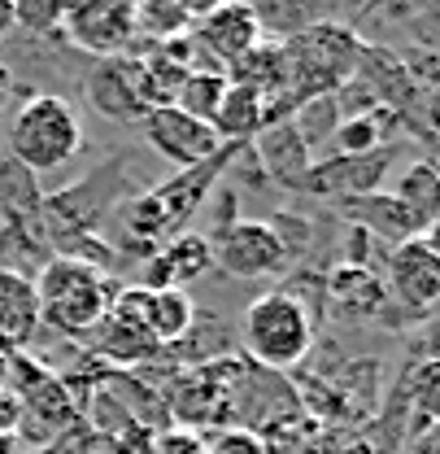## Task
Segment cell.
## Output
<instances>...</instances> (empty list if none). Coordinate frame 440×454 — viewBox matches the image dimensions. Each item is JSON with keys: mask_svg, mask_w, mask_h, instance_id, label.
<instances>
[{"mask_svg": "<svg viewBox=\"0 0 440 454\" xmlns=\"http://www.w3.org/2000/svg\"><path fill=\"white\" fill-rule=\"evenodd\" d=\"M362 40L349 22H310L301 35L279 44L283 66V106L297 110L314 97H328L340 83H349L362 66Z\"/></svg>", "mask_w": 440, "mask_h": 454, "instance_id": "6da1fadb", "label": "cell"}, {"mask_svg": "<svg viewBox=\"0 0 440 454\" xmlns=\"http://www.w3.org/2000/svg\"><path fill=\"white\" fill-rule=\"evenodd\" d=\"M31 280H35V297H40V328H57L70 340L92 337L118 293L96 262H83L74 254L49 258L40 267V276H31Z\"/></svg>", "mask_w": 440, "mask_h": 454, "instance_id": "7a4b0ae2", "label": "cell"}, {"mask_svg": "<svg viewBox=\"0 0 440 454\" xmlns=\"http://www.w3.org/2000/svg\"><path fill=\"white\" fill-rule=\"evenodd\" d=\"M4 149L27 175H53L70 167L83 149V122L79 110L61 92H35L9 114Z\"/></svg>", "mask_w": 440, "mask_h": 454, "instance_id": "3957f363", "label": "cell"}, {"mask_svg": "<svg viewBox=\"0 0 440 454\" xmlns=\"http://www.w3.org/2000/svg\"><path fill=\"white\" fill-rule=\"evenodd\" d=\"M231 153H235V149H222L214 162L179 170L174 179H166L158 188H149L144 197L127 201V215H122L127 236H131L135 245H144V254H158L166 240L183 236L188 219L205 206V197L219 188V175L231 167Z\"/></svg>", "mask_w": 440, "mask_h": 454, "instance_id": "277c9868", "label": "cell"}, {"mask_svg": "<svg viewBox=\"0 0 440 454\" xmlns=\"http://www.w3.org/2000/svg\"><path fill=\"white\" fill-rule=\"evenodd\" d=\"M240 345H244V358L262 372H292L310 358V345H314V310L288 293H262L258 301L244 306L240 315Z\"/></svg>", "mask_w": 440, "mask_h": 454, "instance_id": "5b68a950", "label": "cell"}, {"mask_svg": "<svg viewBox=\"0 0 440 454\" xmlns=\"http://www.w3.org/2000/svg\"><path fill=\"white\" fill-rule=\"evenodd\" d=\"M0 380L18 394L22 428L31 424L35 437H57V433H70L79 424V406L66 389V380L57 372H49L40 358H31L27 349L0 354Z\"/></svg>", "mask_w": 440, "mask_h": 454, "instance_id": "8992f818", "label": "cell"}, {"mask_svg": "<svg viewBox=\"0 0 440 454\" xmlns=\"http://www.w3.org/2000/svg\"><path fill=\"white\" fill-rule=\"evenodd\" d=\"M210 254L214 267L231 280H271L292 267L288 249L262 219H235L231 227H222L219 236H210Z\"/></svg>", "mask_w": 440, "mask_h": 454, "instance_id": "52a82bcc", "label": "cell"}, {"mask_svg": "<svg viewBox=\"0 0 440 454\" xmlns=\"http://www.w3.org/2000/svg\"><path fill=\"white\" fill-rule=\"evenodd\" d=\"M384 293L405 310V319H428L440 297V258L436 231L432 236H410L392 245L384 267Z\"/></svg>", "mask_w": 440, "mask_h": 454, "instance_id": "ba28073f", "label": "cell"}, {"mask_svg": "<svg viewBox=\"0 0 440 454\" xmlns=\"http://www.w3.org/2000/svg\"><path fill=\"white\" fill-rule=\"evenodd\" d=\"M88 101L101 114H110L113 122H140L144 114L153 110V97H149V79H144V61L140 57H101L88 79Z\"/></svg>", "mask_w": 440, "mask_h": 454, "instance_id": "9c48e42d", "label": "cell"}, {"mask_svg": "<svg viewBox=\"0 0 440 454\" xmlns=\"http://www.w3.org/2000/svg\"><path fill=\"white\" fill-rule=\"evenodd\" d=\"M140 131L144 140L162 153L166 162H174L179 170H192V167H205L222 153L219 136L210 122H197L192 114L174 110V106H153V110L140 118Z\"/></svg>", "mask_w": 440, "mask_h": 454, "instance_id": "30bf717a", "label": "cell"}, {"mask_svg": "<svg viewBox=\"0 0 440 454\" xmlns=\"http://www.w3.org/2000/svg\"><path fill=\"white\" fill-rule=\"evenodd\" d=\"M397 149L384 145L375 153H358V158H314L301 188L305 197H319V201H344V197H362V192H375L384 184V175L392 170Z\"/></svg>", "mask_w": 440, "mask_h": 454, "instance_id": "8fae6325", "label": "cell"}, {"mask_svg": "<svg viewBox=\"0 0 440 454\" xmlns=\"http://www.w3.org/2000/svg\"><path fill=\"white\" fill-rule=\"evenodd\" d=\"M192 44L210 57V70H222V74H227L240 57H249L258 44H266V40H262L258 22L249 18V9H244L240 0H222L219 9H210L205 18H197Z\"/></svg>", "mask_w": 440, "mask_h": 454, "instance_id": "7c38bea8", "label": "cell"}, {"mask_svg": "<svg viewBox=\"0 0 440 454\" xmlns=\"http://www.w3.org/2000/svg\"><path fill=\"white\" fill-rule=\"evenodd\" d=\"M70 31V44L74 49H88L96 57H118L127 49L131 31H135V18H131V4L127 0H92L74 13H66L61 22Z\"/></svg>", "mask_w": 440, "mask_h": 454, "instance_id": "4fadbf2b", "label": "cell"}, {"mask_svg": "<svg viewBox=\"0 0 440 454\" xmlns=\"http://www.w3.org/2000/svg\"><path fill=\"white\" fill-rule=\"evenodd\" d=\"M336 215H340L344 223H353L362 236L384 240V245H401V240H410V236H432V231L419 227V219H414L388 188H375V192L336 201Z\"/></svg>", "mask_w": 440, "mask_h": 454, "instance_id": "5bb4252c", "label": "cell"}, {"mask_svg": "<svg viewBox=\"0 0 440 454\" xmlns=\"http://www.w3.org/2000/svg\"><path fill=\"white\" fill-rule=\"evenodd\" d=\"M40 333L35 280L18 267H0V354L27 349Z\"/></svg>", "mask_w": 440, "mask_h": 454, "instance_id": "9a60e30c", "label": "cell"}, {"mask_svg": "<svg viewBox=\"0 0 440 454\" xmlns=\"http://www.w3.org/2000/svg\"><path fill=\"white\" fill-rule=\"evenodd\" d=\"M249 153H258L266 175H271L275 184H283V188H301L305 170L314 162V153H310V145L301 140V131H297L292 118L266 122V127L258 131V140L249 145Z\"/></svg>", "mask_w": 440, "mask_h": 454, "instance_id": "2e32d148", "label": "cell"}, {"mask_svg": "<svg viewBox=\"0 0 440 454\" xmlns=\"http://www.w3.org/2000/svg\"><path fill=\"white\" fill-rule=\"evenodd\" d=\"M210 267H214L210 240H205V236H192V231H183V236L166 240L158 254H149L140 284H144V288H183L188 280L205 276Z\"/></svg>", "mask_w": 440, "mask_h": 454, "instance_id": "e0dca14e", "label": "cell"}, {"mask_svg": "<svg viewBox=\"0 0 440 454\" xmlns=\"http://www.w3.org/2000/svg\"><path fill=\"white\" fill-rule=\"evenodd\" d=\"M210 127H214L222 149H244V145H253L258 131L266 127V101H262V92H253V88L227 79V97H222V106Z\"/></svg>", "mask_w": 440, "mask_h": 454, "instance_id": "ac0fdd59", "label": "cell"}, {"mask_svg": "<svg viewBox=\"0 0 440 454\" xmlns=\"http://www.w3.org/2000/svg\"><path fill=\"white\" fill-rule=\"evenodd\" d=\"M135 306H140L144 328L153 333V340L162 349L188 337V328L197 319V306L183 288H144V284H135Z\"/></svg>", "mask_w": 440, "mask_h": 454, "instance_id": "d6986e66", "label": "cell"}, {"mask_svg": "<svg viewBox=\"0 0 440 454\" xmlns=\"http://www.w3.org/2000/svg\"><path fill=\"white\" fill-rule=\"evenodd\" d=\"M328 293L344 315H375V310L388 301L384 280H380L371 267H362V262H344V267H336L331 280H328Z\"/></svg>", "mask_w": 440, "mask_h": 454, "instance_id": "ffe728a7", "label": "cell"}, {"mask_svg": "<svg viewBox=\"0 0 440 454\" xmlns=\"http://www.w3.org/2000/svg\"><path fill=\"white\" fill-rule=\"evenodd\" d=\"M436 167L432 162H414V167H405L401 175H397V184L388 188L414 219H419V227L423 231H432L436 227V201H440V188H436Z\"/></svg>", "mask_w": 440, "mask_h": 454, "instance_id": "44dd1931", "label": "cell"}, {"mask_svg": "<svg viewBox=\"0 0 440 454\" xmlns=\"http://www.w3.org/2000/svg\"><path fill=\"white\" fill-rule=\"evenodd\" d=\"M388 145V122L384 114H353V118H340L336 131L328 140V153L319 158H358V153H375Z\"/></svg>", "mask_w": 440, "mask_h": 454, "instance_id": "7402d4cb", "label": "cell"}, {"mask_svg": "<svg viewBox=\"0 0 440 454\" xmlns=\"http://www.w3.org/2000/svg\"><path fill=\"white\" fill-rule=\"evenodd\" d=\"M240 4L249 9V18L258 22L262 40H271V44H283V40L301 35L314 22L301 0H240Z\"/></svg>", "mask_w": 440, "mask_h": 454, "instance_id": "603a6c76", "label": "cell"}, {"mask_svg": "<svg viewBox=\"0 0 440 454\" xmlns=\"http://www.w3.org/2000/svg\"><path fill=\"white\" fill-rule=\"evenodd\" d=\"M222 97H227V74L222 70H188V79L179 83V92H174L170 106L192 114L197 122H214Z\"/></svg>", "mask_w": 440, "mask_h": 454, "instance_id": "cb8c5ba5", "label": "cell"}, {"mask_svg": "<svg viewBox=\"0 0 440 454\" xmlns=\"http://www.w3.org/2000/svg\"><path fill=\"white\" fill-rule=\"evenodd\" d=\"M66 22L61 0H13V31L27 40H53Z\"/></svg>", "mask_w": 440, "mask_h": 454, "instance_id": "d4e9b609", "label": "cell"}, {"mask_svg": "<svg viewBox=\"0 0 440 454\" xmlns=\"http://www.w3.org/2000/svg\"><path fill=\"white\" fill-rule=\"evenodd\" d=\"M205 433H192V428H162V433H153L149 437V446L144 454H205Z\"/></svg>", "mask_w": 440, "mask_h": 454, "instance_id": "484cf974", "label": "cell"}, {"mask_svg": "<svg viewBox=\"0 0 440 454\" xmlns=\"http://www.w3.org/2000/svg\"><path fill=\"white\" fill-rule=\"evenodd\" d=\"M205 454H266V442L253 428H222L205 442Z\"/></svg>", "mask_w": 440, "mask_h": 454, "instance_id": "4316f807", "label": "cell"}, {"mask_svg": "<svg viewBox=\"0 0 440 454\" xmlns=\"http://www.w3.org/2000/svg\"><path fill=\"white\" fill-rule=\"evenodd\" d=\"M18 433H22V402L0 380V437H18Z\"/></svg>", "mask_w": 440, "mask_h": 454, "instance_id": "83f0119b", "label": "cell"}, {"mask_svg": "<svg viewBox=\"0 0 440 454\" xmlns=\"http://www.w3.org/2000/svg\"><path fill=\"white\" fill-rule=\"evenodd\" d=\"M18 106H22V97H18V79H13V70L0 61V118H9Z\"/></svg>", "mask_w": 440, "mask_h": 454, "instance_id": "f1b7e54d", "label": "cell"}, {"mask_svg": "<svg viewBox=\"0 0 440 454\" xmlns=\"http://www.w3.org/2000/svg\"><path fill=\"white\" fill-rule=\"evenodd\" d=\"M222 0H174V9L183 13V18H205L210 9H219Z\"/></svg>", "mask_w": 440, "mask_h": 454, "instance_id": "f546056e", "label": "cell"}, {"mask_svg": "<svg viewBox=\"0 0 440 454\" xmlns=\"http://www.w3.org/2000/svg\"><path fill=\"white\" fill-rule=\"evenodd\" d=\"M13 35V0H0V40Z\"/></svg>", "mask_w": 440, "mask_h": 454, "instance_id": "4dcf8cb0", "label": "cell"}, {"mask_svg": "<svg viewBox=\"0 0 440 454\" xmlns=\"http://www.w3.org/2000/svg\"><path fill=\"white\" fill-rule=\"evenodd\" d=\"M0 454H22V437H0Z\"/></svg>", "mask_w": 440, "mask_h": 454, "instance_id": "1f68e13d", "label": "cell"}, {"mask_svg": "<svg viewBox=\"0 0 440 454\" xmlns=\"http://www.w3.org/2000/svg\"><path fill=\"white\" fill-rule=\"evenodd\" d=\"M83 4H92V0H61V9H66V13H74V9H83Z\"/></svg>", "mask_w": 440, "mask_h": 454, "instance_id": "d6a6232c", "label": "cell"}, {"mask_svg": "<svg viewBox=\"0 0 440 454\" xmlns=\"http://www.w3.org/2000/svg\"><path fill=\"white\" fill-rule=\"evenodd\" d=\"M344 454H371V450L367 446H353V450H344Z\"/></svg>", "mask_w": 440, "mask_h": 454, "instance_id": "836d02e7", "label": "cell"}]
</instances>
